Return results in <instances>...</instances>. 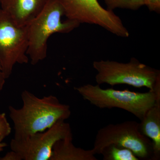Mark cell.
<instances>
[{"label": "cell", "instance_id": "1", "mask_svg": "<svg viewBox=\"0 0 160 160\" xmlns=\"http://www.w3.org/2000/svg\"><path fill=\"white\" fill-rule=\"evenodd\" d=\"M23 106L19 109L9 106V117L13 124V138L21 139L41 132L61 120L70 117L69 105L62 104L55 96L38 97L27 90L22 92Z\"/></svg>", "mask_w": 160, "mask_h": 160}, {"label": "cell", "instance_id": "2", "mask_svg": "<svg viewBox=\"0 0 160 160\" xmlns=\"http://www.w3.org/2000/svg\"><path fill=\"white\" fill-rule=\"evenodd\" d=\"M65 10L61 0H48L41 12L28 26L27 54L30 63L35 65L47 57V42L56 33H67L80 26L76 21L62 22Z\"/></svg>", "mask_w": 160, "mask_h": 160}, {"label": "cell", "instance_id": "3", "mask_svg": "<svg viewBox=\"0 0 160 160\" xmlns=\"http://www.w3.org/2000/svg\"><path fill=\"white\" fill-rule=\"evenodd\" d=\"M75 90L90 104L101 109L118 108L130 112L141 121L156 103L160 104L152 90L135 92L129 90L104 89L100 85L88 84L75 87Z\"/></svg>", "mask_w": 160, "mask_h": 160}, {"label": "cell", "instance_id": "4", "mask_svg": "<svg viewBox=\"0 0 160 160\" xmlns=\"http://www.w3.org/2000/svg\"><path fill=\"white\" fill-rule=\"evenodd\" d=\"M92 66L97 72L95 80L99 85L123 84L135 88L146 87L152 91L156 81L160 76V70L140 62L134 58L128 63L109 60L94 61Z\"/></svg>", "mask_w": 160, "mask_h": 160}, {"label": "cell", "instance_id": "5", "mask_svg": "<svg viewBox=\"0 0 160 160\" xmlns=\"http://www.w3.org/2000/svg\"><path fill=\"white\" fill-rule=\"evenodd\" d=\"M111 145L130 149L139 159H153L151 141L141 132L139 123L136 121L110 124L99 129L92 149L95 154H101Z\"/></svg>", "mask_w": 160, "mask_h": 160}, {"label": "cell", "instance_id": "6", "mask_svg": "<svg viewBox=\"0 0 160 160\" xmlns=\"http://www.w3.org/2000/svg\"><path fill=\"white\" fill-rule=\"evenodd\" d=\"M28 47V26H18L0 8V66L6 79L16 64L29 62Z\"/></svg>", "mask_w": 160, "mask_h": 160}, {"label": "cell", "instance_id": "7", "mask_svg": "<svg viewBox=\"0 0 160 160\" xmlns=\"http://www.w3.org/2000/svg\"><path fill=\"white\" fill-rule=\"evenodd\" d=\"M67 19L102 27L118 37L128 38V30L113 11L105 9L98 0H61Z\"/></svg>", "mask_w": 160, "mask_h": 160}, {"label": "cell", "instance_id": "8", "mask_svg": "<svg viewBox=\"0 0 160 160\" xmlns=\"http://www.w3.org/2000/svg\"><path fill=\"white\" fill-rule=\"evenodd\" d=\"M71 137L73 135L70 124L61 120L45 131L21 139L12 138L10 149L17 153L21 160H50L55 144Z\"/></svg>", "mask_w": 160, "mask_h": 160}, {"label": "cell", "instance_id": "9", "mask_svg": "<svg viewBox=\"0 0 160 160\" xmlns=\"http://www.w3.org/2000/svg\"><path fill=\"white\" fill-rule=\"evenodd\" d=\"M48 0H0L1 9L20 26H28Z\"/></svg>", "mask_w": 160, "mask_h": 160}, {"label": "cell", "instance_id": "10", "mask_svg": "<svg viewBox=\"0 0 160 160\" xmlns=\"http://www.w3.org/2000/svg\"><path fill=\"white\" fill-rule=\"evenodd\" d=\"M141 132L151 140L153 160L160 157V104L156 103L146 112L139 123Z\"/></svg>", "mask_w": 160, "mask_h": 160}, {"label": "cell", "instance_id": "11", "mask_svg": "<svg viewBox=\"0 0 160 160\" xmlns=\"http://www.w3.org/2000/svg\"><path fill=\"white\" fill-rule=\"evenodd\" d=\"M73 137L58 141L52 149L50 160H98L92 149L77 147L72 143Z\"/></svg>", "mask_w": 160, "mask_h": 160}, {"label": "cell", "instance_id": "12", "mask_svg": "<svg viewBox=\"0 0 160 160\" xmlns=\"http://www.w3.org/2000/svg\"><path fill=\"white\" fill-rule=\"evenodd\" d=\"M101 154L103 160H139L130 149L113 145L105 147Z\"/></svg>", "mask_w": 160, "mask_h": 160}, {"label": "cell", "instance_id": "13", "mask_svg": "<svg viewBox=\"0 0 160 160\" xmlns=\"http://www.w3.org/2000/svg\"><path fill=\"white\" fill-rule=\"evenodd\" d=\"M107 10L113 11L120 8L136 10L144 6V0H104Z\"/></svg>", "mask_w": 160, "mask_h": 160}, {"label": "cell", "instance_id": "14", "mask_svg": "<svg viewBox=\"0 0 160 160\" xmlns=\"http://www.w3.org/2000/svg\"><path fill=\"white\" fill-rule=\"evenodd\" d=\"M11 128L6 113H0V142L11 133Z\"/></svg>", "mask_w": 160, "mask_h": 160}, {"label": "cell", "instance_id": "15", "mask_svg": "<svg viewBox=\"0 0 160 160\" xmlns=\"http://www.w3.org/2000/svg\"><path fill=\"white\" fill-rule=\"evenodd\" d=\"M144 5L149 11L160 13V0H144Z\"/></svg>", "mask_w": 160, "mask_h": 160}, {"label": "cell", "instance_id": "16", "mask_svg": "<svg viewBox=\"0 0 160 160\" xmlns=\"http://www.w3.org/2000/svg\"><path fill=\"white\" fill-rule=\"evenodd\" d=\"M0 160H21L17 153L11 150L6 153L4 156L0 158Z\"/></svg>", "mask_w": 160, "mask_h": 160}, {"label": "cell", "instance_id": "17", "mask_svg": "<svg viewBox=\"0 0 160 160\" xmlns=\"http://www.w3.org/2000/svg\"><path fill=\"white\" fill-rule=\"evenodd\" d=\"M6 79L2 72L0 69V94H1V92L2 90L3 87L5 85Z\"/></svg>", "mask_w": 160, "mask_h": 160}, {"label": "cell", "instance_id": "18", "mask_svg": "<svg viewBox=\"0 0 160 160\" xmlns=\"http://www.w3.org/2000/svg\"><path fill=\"white\" fill-rule=\"evenodd\" d=\"M6 146H7V144L6 143L3 142H0V152H2L3 151V149H4V148L6 147Z\"/></svg>", "mask_w": 160, "mask_h": 160}, {"label": "cell", "instance_id": "19", "mask_svg": "<svg viewBox=\"0 0 160 160\" xmlns=\"http://www.w3.org/2000/svg\"><path fill=\"white\" fill-rule=\"evenodd\" d=\"M0 69H1V66H0Z\"/></svg>", "mask_w": 160, "mask_h": 160}]
</instances>
